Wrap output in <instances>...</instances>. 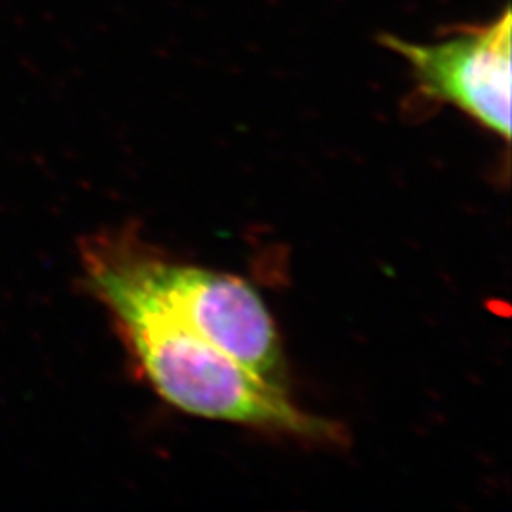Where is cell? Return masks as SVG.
<instances>
[{
	"mask_svg": "<svg viewBox=\"0 0 512 512\" xmlns=\"http://www.w3.org/2000/svg\"><path fill=\"white\" fill-rule=\"evenodd\" d=\"M90 241L205 340L281 384L283 357L274 319L249 281L165 260L129 234H101Z\"/></svg>",
	"mask_w": 512,
	"mask_h": 512,
	"instance_id": "7a4b0ae2",
	"label": "cell"
},
{
	"mask_svg": "<svg viewBox=\"0 0 512 512\" xmlns=\"http://www.w3.org/2000/svg\"><path fill=\"white\" fill-rule=\"evenodd\" d=\"M408 63L421 99L452 105L505 143L511 141L512 12L461 25L431 44L382 38Z\"/></svg>",
	"mask_w": 512,
	"mask_h": 512,
	"instance_id": "3957f363",
	"label": "cell"
},
{
	"mask_svg": "<svg viewBox=\"0 0 512 512\" xmlns=\"http://www.w3.org/2000/svg\"><path fill=\"white\" fill-rule=\"evenodd\" d=\"M82 270L90 293L109 310L131 357L165 403L205 420L302 439L342 437L334 423L300 410L283 385L262 378L188 327L90 239L82 247Z\"/></svg>",
	"mask_w": 512,
	"mask_h": 512,
	"instance_id": "6da1fadb",
	"label": "cell"
}]
</instances>
